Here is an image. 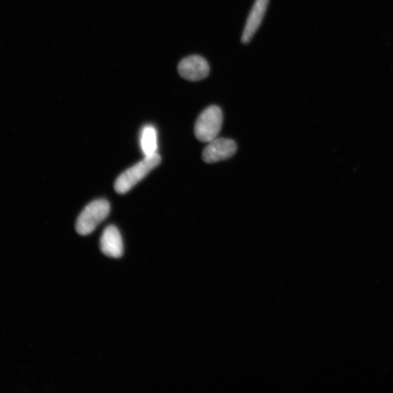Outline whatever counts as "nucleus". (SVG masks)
<instances>
[{"label":"nucleus","instance_id":"f257e3e1","mask_svg":"<svg viewBox=\"0 0 393 393\" xmlns=\"http://www.w3.org/2000/svg\"><path fill=\"white\" fill-rule=\"evenodd\" d=\"M162 162V157L158 153L145 157L141 162L123 172L115 184V189L118 194L129 192L141 182L152 170Z\"/></svg>","mask_w":393,"mask_h":393},{"label":"nucleus","instance_id":"6e6552de","mask_svg":"<svg viewBox=\"0 0 393 393\" xmlns=\"http://www.w3.org/2000/svg\"><path fill=\"white\" fill-rule=\"evenodd\" d=\"M140 145L145 157L157 153V134L155 127L147 126L143 129L141 134Z\"/></svg>","mask_w":393,"mask_h":393},{"label":"nucleus","instance_id":"423d86ee","mask_svg":"<svg viewBox=\"0 0 393 393\" xmlns=\"http://www.w3.org/2000/svg\"><path fill=\"white\" fill-rule=\"evenodd\" d=\"M269 0H256L248 17L242 35V42L248 44L251 41L259 28L265 15Z\"/></svg>","mask_w":393,"mask_h":393},{"label":"nucleus","instance_id":"0eeeda50","mask_svg":"<svg viewBox=\"0 0 393 393\" xmlns=\"http://www.w3.org/2000/svg\"><path fill=\"white\" fill-rule=\"evenodd\" d=\"M101 250L109 257L117 259L122 256V239L116 227L110 225L105 229L101 238Z\"/></svg>","mask_w":393,"mask_h":393},{"label":"nucleus","instance_id":"39448f33","mask_svg":"<svg viewBox=\"0 0 393 393\" xmlns=\"http://www.w3.org/2000/svg\"><path fill=\"white\" fill-rule=\"evenodd\" d=\"M178 74L184 79L198 82L207 78L210 66L206 59L199 55H192L183 59L178 66Z\"/></svg>","mask_w":393,"mask_h":393},{"label":"nucleus","instance_id":"f03ea898","mask_svg":"<svg viewBox=\"0 0 393 393\" xmlns=\"http://www.w3.org/2000/svg\"><path fill=\"white\" fill-rule=\"evenodd\" d=\"M223 123V113L220 106L212 105L196 119L194 124V135L203 143H208L217 138Z\"/></svg>","mask_w":393,"mask_h":393},{"label":"nucleus","instance_id":"20e7f679","mask_svg":"<svg viewBox=\"0 0 393 393\" xmlns=\"http://www.w3.org/2000/svg\"><path fill=\"white\" fill-rule=\"evenodd\" d=\"M237 152L235 141L229 138H216L208 142L205 148L202 157L206 164H215L234 156Z\"/></svg>","mask_w":393,"mask_h":393},{"label":"nucleus","instance_id":"7ed1b4c3","mask_svg":"<svg viewBox=\"0 0 393 393\" xmlns=\"http://www.w3.org/2000/svg\"><path fill=\"white\" fill-rule=\"evenodd\" d=\"M110 205L99 199L89 203L81 212L76 223V230L81 236L92 234L96 228L109 216Z\"/></svg>","mask_w":393,"mask_h":393}]
</instances>
